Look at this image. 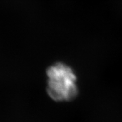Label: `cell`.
I'll use <instances>...</instances> for the list:
<instances>
[{"label":"cell","mask_w":122,"mask_h":122,"mask_svg":"<svg viewBox=\"0 0 122 122\" xmlns=\"http://www.w3.org/2000/svg\"><path fill=\"white\" fill-rule=\"evenodd\" d=\"M46 92L55 102L75 100L79 94L78 77L71 66L62 62L50 65L46 70Z\"/></svg>","instance_id":"obj_1"}]
</instances>
